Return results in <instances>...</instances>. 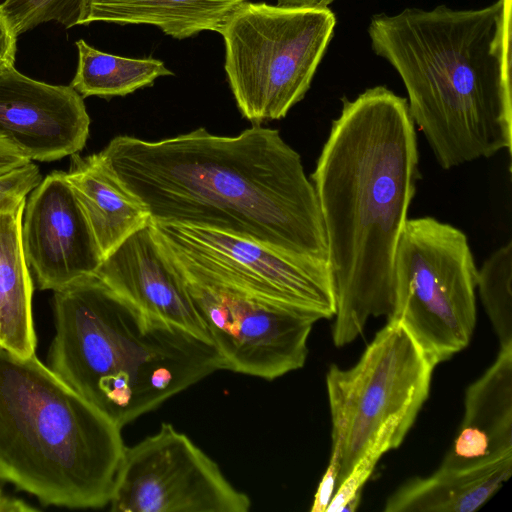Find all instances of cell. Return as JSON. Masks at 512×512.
<instances>
[{"label":"cell","instance_id":"obj_1","mask_svg":"<svg viewBox=\"0 0 512 512\" xmlns=\"http://www.w3.org/2000/svg\"><path fill=\"white\" fill-rule=\"evenodd\" d=\"M152 221L211 228L327 261L314 186L278 130L205 128L158 141L121 135L97 153Z\"/></svg>","mask_w":512,"mask_h":512},{"label":"cell","instance_id":"obj_2","mask_svg":"<svg viewBox=\"0 0 512 512\" xmlns=\"http://www.w3.org/2000/svg\"><path fill=\"white\" fill-rule=\"evenodd\" d=\"M418 180L407 100L385 86L343 97L311 175L335 289L337 347L355 340L370 317L392 314L394 258Z\"/></svg>","mask_w":512,"mask_h":512},{"label":"cell","instance_id":"obj_3","mask_svg":"<svg viewBox=\"0 0 512 512\" xmlns=\"http://www.w3.org/2000/svg\"><path fill=\"white\" fill-rule=\"evenodd\" d=\"M368 34L401 77L414 125L442 169L511 155L512 0L377 14Z\"/></svg>","mask_w":512,"mask_h":512},{"label":"cell","instance_id":"obj_4","mask_svg":"<svg viewBox=\"0 0 512 512\" xmlns=\"http://www.w3.org/2000/svg\"><path fill=\"white\" fill-rule=\"evenodd\" d=\"M53 292L49 368L120 428L223 369L213 345L147 316L95 274Z\"/></svg>","mask_w":512,"mask_h":512},{"label":"cell","instance_id":"obj_5","mask_svg":"<svg viewBox=\"0 0 512 512\" xmlns=\"http://www.w3.org/2000/svg\"><path fill=\"white\" fill-rule=\"evenodd\" d=\"M125 447L121 428L35 354L0 346V481L45 506L102 508Z\"/></svg>","mask_w":512,"mask_h":512},{"label":"cell","instance_id":"obj_6","mask_svg":"<svg viewBox=\"0 0 512 512\" xmlns=\"http://www.w3.org/2000/svg\"><path fill=\"white\" fill-rule=\"evenodd\" d=\"M434 368L396 320L387 321L353 367L330 366L331 450L340 460L336 488L366 454L382 456L401 445L428 398Z\"/></svg>","mask_w":512,"mask_h":512},{"label":"cell","instance_id":"obj_7","mask_svg":"<svg viewBox=\"0 0 512 512\" xmlns=\"http://www.w3.org/2000/svg\"><path fill=\"white\" fill-rule=\"evenodd\" d=\"M335 25L328 7L240 3L218 33L243 117L252 124L285 117L309 90Z\"/></svg>","mask_w":512,"mask_h":512},{"label":"cell","instance_id":"obj_8","mask_svg":"<svg viewBox=\"0 0 512 512\" xmlns=\"http://www.w3.org/2000/svg\"><path fill=\"white\" fill-rule=\"evenodd\" d=\"M477 273L464 232L434 217L407 220L394 258L387 320L400 322L435 366L471 340Z\"/></svg>","mask_w":512,"mask_h":512},{"label":"cell","instance_id":"obj_9","mask_svg":"<svg viewBox=\"0 0 512 512\" xmlns=\"http://www.w3.org/2000/svg\"><path fill=\"white\" fill-rule=\"evenodd\" d=\"M151 226L165 254L188 275L235 286L320 320L335 315V289L327 261L206 227L152 220Z\"/></svg>","mask_w":512,"mask_h":512},{"label":"cell","instance_id":"obj_10","mask_svg":"<svg viewBox=\"0 0 512 512\" xmlns=\"http://www.w3.org/2000/svg\"><path fill=\"white\" fill-rule=\"evenodd\" d=\"M178 270L223 369L271 381L304 366L317 316Z\"/></svg>","mask_w":512,"mask_h":512},{"label":"cell","instance_id":"obj_11","mask_svg":"<svg viewBox=\"0 0 512 512\" xmlns=\"http://www.w3.org/2000/svg\"><path fill=\"white\" fill-rule=\"evenodd\" d=\"M109 504L115 512H247L251 500L187 435L162 423L125 447Z\"/></svg>","mask_w":512,"mask_h":512},{"label":"cell","instance_id":"obj_12","mask_svg":"<svg viewBox=\"0 0 512 512\" xmlns=\"http://www.w3.org/2000/svg\"><path fill=\"white\" fill-rule=\"evenodd\" d=\"M21 238L27 265L41 290L56 291L94 274L103 260L63 171H53L31 192Z\"/></svg>","mask_w":512,"mask_h":512},{"label":"cell","instance_id":"obj_13","mask_svg":"<svg viewBox=\"0 0 512 512\" xmlns=\"http://www.w3.org/2000/svg\"><path fill=\"white\" fill-rule=\"evenodd\" d=\"M90 117L70 85L32 79L15 66L0 73V137L29 160L49 162L80 152Z\"/></svg>","mask_w":512,"mask_h":512},{"label":"cell","instance_id":"obj_14","mask_svg":"<svg viewBox=\"0 0 512 512\" xmlns=\"http://www.w3.org/2000/svg\"><path fill=\"white\" fill-rule=\"evenodd\" d=\"M94 274L147 316L212 345L184 278L158 244L151 221L104 257Z\"/></svg>","mask_w":512,"mask_h":512},{"label":"cell","instance_id":"obj_15","mask_svg":"<svg viewBox=\"0 0 512 512\" xmlns=\"http://www.w3.org/2000/svg\"><path fill=\"white\" fill-rule=\"evenodd\" d=\"M512 455V344L468 386L458 434L439 468L459 469Z\"/></svg>","mask_w":512,"mask_h":512},{"label":"cell","instance_id":"obj_16","mask_svg":"<svg viewBox=\"0 0 512 512\" xmlns=\"http://www.w3.org/2000/svg\"><path fill=\"white\" fill-rule=\"evenodd\" d=\"M65 177L89 223L103 258L146 226L150 214L97 154L71 155Z\"/></svg>","mask_w":512,"mask_h":512},{"label":"cell","instance_id":"obj_17","mask_svg":"<svg viewBox=\"0 0 512 512\" xmlns=\"http://www.w3.org/2000/svg\"><path fill=\"white\" fill-rule=\"evenodd\" d=\"M512 474V455L459 469L438 468L407 481L386 501L385 512H472Z\"/></svg>","mask_w":512,"mask_h":512},{"label":"cell","instance_id":"obj_18","mask_svg":"<svg viewBox=\"0 0 512 512\" xmlns=\"http://www.w3.org/2000/svg\"><path fill=\"white\" fill-rule=\"evenodd\" d=\"M26 202L0 213V346L21 356L35 354L33 282L21 238Z\"/></svg>","mask_w":512,"mask_h":512},{"label":"cell","instance_id":"obj_19","mask_svg":"<svg viewBox=\"0 0 512 512\" xmlns=\"http://www.w3.org/2000/svg\"><path fill=\"white\" fill-rule=\"evenodd\" d=\"M246 0H91L86 25L96 21L148 24L184 39L204 30L218 32Z\"/></svg>","mask_w":512,"mask_h":512},{"label":"cell","instance_id":"obj_20","mask_svg":"<svg viewBox=\"0 0 512 512\" xmlns=\"http://www.w3.org/2000/svg\"><path fill=\"white\" fill-rule=\"evenodd\" d=\"M78 65L70 86L83 98L125 96L150 86L161 76L172 75L164 62L154 58L134 59L105 53L79 39Z\"/></svg>","mask_w":512,"mask_h":512},{"label":"cell","instance_id":"obj_21","mask_svg":"<svg viewBox=\"0 0 512 512\" xmlns=\"http://www.w3.org/2000/svg\"><path fill=\"white\" fill-rule=\"evenodd\" d=\"M512 242L494 251L478 269L477 288L500 342L512 344Z\"/></svg>","mask_w":512,"mask_h":512},{"label":"cell","instance_id":"obj_22","mask_svg":"<svg viewBox=\"0 0 512 512\" xmlns=\"http://www.w3.org/2000/svg\"><path fill=\"white\" fill-rule=\"evenodd\" d=\"M91 0H5L3 12L18 36L28 30L56 21L66 28L86 25Z\"/></svg>","mask_w":512,"mask_h":512},{"label":"cell","instance_id":"obj_23","mask_svg":"<svg viewBox=\"0 0 512 512\" xmlns=\"http://www.w3.org/2000/svg\"><path fill=\"white\" fill-rule=\"evenodd\" d=\"M37 165L28 164L0 176V213L14 210L26 202V197L41 182Z\"/></svg>","mask_w":512,"mask_h":512},{"label":"cell","instance_id":"obj_24","mask_svg":"<svg viewBox=\"0 0 512 512\" xmlns=\"http://www.w3.org/2000/svg\"><path fill=\"white\" fill-rule=\"evenodd\" d=\"M382 456L369 453L358 460L351 471L335 489L326 512H341L347 502L355 498H361L364 484L372 475L379 459Z\"/></svg>","mask_w":512,"mask_h":512},{"label":"cell","instance_id":"obj_25","mask_svg":"<svg viewBox=\"0 0 512 512\" xmlns=\"http://www.w3.org/2000/svg\"><path fill=\"white\" fill-rule=\"evenodd\" d=\"M340 471L339 455L336 451L331 450V456L327 469L318 485L314 496L311 512H326V509L336 489L338 474Z\"/></svg>","mask_w":512,"mask_h":512},{"label":"cell","instance_id":"obj_26","mask_svg":"<svg viewBox=\"0 0 512 512\" xmlns=\"http://www.w3.org/2000/svg\"><path fill=\"white\" fill-rule=\"evenodd\" d=\"M17 37L0 4V73L14 67L17 52Z\"/></svg>","mask_w":512,"mask_h":512},{"label":"cell","instance_id":"obj_27","mask_svg":"<svg viewBox=\"0 0 512 512\" xmlns=\"http://www.w3.org/2000/svg\"><path fill=\"white\" fill-rule=\"evenodd\" d=\"M29 160L16 146L4 137H0V176H3L26 164Z\"/></svg>","mask_w":512,"mask_h":512},{"label":"cell","instance_id":"obj_28","mask_svg":"<svg viewBox=\"0 0 512 512\" xmlns=\"http://www.w3.org/2000/svg\"><path fill=\"white\" fill-rule=\"evenodd\" d=\"M33 512L38 511V508L31 506L29 503L22 499H18L6 495L0 489V512Z\"/></svg>","mask_w":512,"mask_h":512},{"label":"cell","instance_id":"obj_29","mask_svg":"<svg viewBox=\"0 0 512 512\" xmlns=\"http://www.w3.org/2000/svg\"><path fill=\"white\" fill-rule=\"evenodd\" d=\"M334 0H277V5L327 8Z\"/></svg>","mask_w":512,"mask_h":512}]
</instances>
